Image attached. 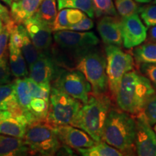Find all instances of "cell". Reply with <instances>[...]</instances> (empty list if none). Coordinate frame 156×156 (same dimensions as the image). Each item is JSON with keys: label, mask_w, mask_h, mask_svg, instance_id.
<instances>
[{"label": "cell", "mask_w": 156, "mask_h": 156, "mask_svg": "<svg viewBox=\"0 0 156 156\" xmlns=\"http://www.w3.org/2000/svg\"><path fill=\"white\" fill-rule=\"evenodd\" d=\"M106 57L102 52L93 48L78 59L75 69L85 75L91 85L92 93L106 94L108 81L106 74Z\"/></svg>", "instance_id": "8992f818"}, {"label": "cell", "mask_w": 156, "mask_h": 156, "mask_svg": "<svg viewBox=\"0 0 156 156\" xmlns=\"http://www.w3.org/2000/svg\"><path fill=\"white\" fill-rule=\"evenodd\" d=\"M52 86L83 103H86L92 92L91 85L85 75L78 69H61L53 81Z\"/></svg>", "instance_id": "9c48e42d"}, {"label": "cell", "mask_w": 156, "mask_h": 156, "mask_svg": "<svg viewBox=\"0 0 156 156\" xmlns=\"http://www.w3.org/2000/svg\"><path fill=\"white\" fill-rule=\"evenodd\" d=\"M155 94L149 80L133 69L123 77L115 101L119 108L135 116L142 112L146 103Z\"/></svg>", "instance_id": "6da1fadb"}, {"label": "cell", "mask_w": 156, "mask_h": 156, "mask_svg": "<svg viewBox=\"0 0 156 156\" xmlns=\"http://www.w3.org/2000/svg\"><path fill=\"white\" fill-rule=\"evenodd\" d=\"M54 127L62 145L68 146L73 149L90 147L96 143L87 132L70 124Z\"/></svg>", "instance_id": "4fadbf2b"}, {"label": "cell", "mask_w": 156, "mask_h": 156, "mask_svg": "<svg viewBox=\"0 0 156 156\" xmlns=\"http://www.w3.org/2000/svg\"><path fill=\"white\" fill-rule=\"evenodd\" d=\"M67 20L69 25H72L75 23H79L83 18L87 17V15L83 11L78 9H69L67 11Z\"/></svg>", "instance_id": "74e56055"}, {"label": "cell", "mask_w": 156, "mask_h": 156, "mask_svg": "<svg viewBox=\"0 0 156 156\" xmlns=\"http://www.w3.org/2000/svg\"><path fill=\"white\" fill-rule=\"evenodd\" d=\"M57 14L56 0H43L33 17L52 30Z\"/></svg>", "instance_id": "7402d4cb"}, {"label": "cell", "mask_w": 156, "mask_h": 156, "mask_svg": "<svg viewBox=\"0 0 156 156\" xmlns=\"http://www.w3.org/2000/svg\"><path fill=\"white\" fill-rule=\"evenodd\" d=\"M12 76L7 57L0 58V85L11 83Z\"/></svg>", "instance_id": "e575fe53"}, {"label": "cell", "mask_w": 156, "mask_h": 156, "mask_svg": "<svg viewBox=\"0 0 156 156\" xmlns=\"http://www.w3.org/2000/svg\"><path fill=\"white\" fill-rule=\"evenodd\" d=\"M51 53H42L35 63L29 67V77L38 83L53 82L61 71Z\"/></svg>", "instance_id": "7c38bea8"}, {"label": "cell", "mask_w": 156, "mask_h": 156, "mask_svg": "<svg viewBox=\"0 0 156 156\" xmlns=\"http://www.w3.org/2000/svg\"><path fill=\"white\" fill-rule=\"evenodd\" d=\"M116 9L122 17L139 12L140 7L134 0H115Z\"/></svg>", "instance_id": "4dcf8cb0"}, {"label": "cell", "mask_w": 156, "mask_h": 156, "mask_svg": "<svg viewBox=\"0 0 156 156\" xmlns=\"http://www.w3.org/2000/svg\"><path fill=\"white\" fill-rule=\"evenodd\" d=\"M32 155L23 138L0 134V156Z\"/></svg>", "instance_id": "2e32d148"}, {"label": "cell", "mask_w": 156, "mask_h": 156, "mask_svg": "<svg viewBox=\"0 0 156 156\" xmlns=\"http://www.w3.org/2000/svg\"><path fill=\"white\" fill-rule=\"evenodd\" d=\"M54 46L51 53L53 55H65L74 58L77 63L82 56L93 50L99 44V39L93 32H82L70 30L54 31Z\"/></svg>", "instance_id": "277c9868"}, {"label": "cell", "mask_w": 156, "mask_h": 156, "mask_svg": "<svg viewBox=\"0 0 156 156\" xmlns=\"http://www.w3.org/2000/svg\"><path fill=\"white\" fill-rule=\"evenodd\" d=\"M78 153L84 156H121L122 152L103 141L96 142L94 145L86 148L77 149Z\"/></svg>", "instance_id": "d4e9b609"}, {"label": "cell", "mask_w": 156, "mask_h": 156, "mask_svg": "<svg viewBox=\"0 0 156 156\" xmlns=\"http://www.w3.org/2000/svg\"><path fill=\"white\" fill-rule=\"evenodd\" d=\"M140 72L149 80L156 92V63H142L139 65Z\"/></svg>", "instance_id": "836d02e7"}, {"label": "cell", "mask_w": 156, "mask_h": 156, "mask_svg": "<svg viewBox=\"0 0 156 156\" xmlns=\"http://www.w3.org/2000/svg\"><path fill=\"white\" fill-rule=\"evenodd\" d=\"M58 9H78L85 12L90 18L95 17V10L92 0H57Z\"/></svg>", "instance_id": "484cf974"}, {"label": "cell", "mask_w": 156, "mask_h": 156, "mask_svg": "<svg viewBox=\"0 0 156 156\" xmlns=\"http://www.w3.org/2000/svg\"><path fill=\"white\" fill-rule=\"evenodd\" d=\"M97 30L106 46L114 45L121 47L123 45L121 20L118 16L101 17L97 23Z\"/></svg>", "instance_id": "9a60e30c"}, {"label": "cell", "mask_w": 156, "mask_h": 156, "mask_svg": "<svg viewBox=\"0 0 156 156\" xmlns=\"http://www.w3.org/2000/svg\"><path fill=\"white\" fill-rule=\"evenodd\" d=\"M94 27V23L90 17H85L79 23L73 24L68 28L67 30L75 31H87Z\"/></svg>", "instance_id": "8d00e7d4"}, {"label": "cell", "mask_w": 156, "mask_h": 156, "mask_svg": "<svg viewBox=\"0 0 156 156\" xmlns=\"http://www.w3.org/2000/svg\"><path fill=\"white\" fill-rule=\"evenodd\" d=\"M1 1H2L4 3H5L6 5H7L10 7V6L12 5V4L13 2H15L17 1V0H1Z\"/></svg>", "instance_id": "7bdbcfd3"}, {"label": "cell", "mask_w": 156, "mask_h": 156, "mask_svg": "<svg viewBox=\"0 0 156 156\" xmlns=\"http://www.w3.org/2000/svg\"><path fill=\"white\" fill-rule=\"evenodd\" d=\"M49 101L39 98H33L30 103V112L38 121H45L47 118Z\"/></svg>", "instance_id": "83f0119b"}, {"label": "cell", "mask_w": 156, "mask_h": 156, "mask_svg": "<svg viewBox=\"0 0 156 156\" xmlns=\"http://www.w3.org/2000/svg\"><path fill=\"white\" fill-rule=\"evenodd\" d=\"M28 121L24 115L12 116L0 121V134L24 138Z\"/></svg>", "instance_id": "d6986e66"}, {"label": "cell", "mask_w": 156, "mask_h": 156, "mask_svg": "<svg viewBox=\"0 0 156 156\" xmlns=\"http://www.w3.org/2000/svg\"><path fill=\"white\" fill-rule=\"evenodd\" d=\"M153 129H154V131H155V134H156V124H155V125L154 126V128H153Z\"/></svg>", "instance_id": "bcb514c9"}, {"label": "cell", "mask_w": 156, "mask_h": 156, "mask_svg": "<svg viewBox=\"0 0 156 156\" xmlns=\"http://www.w3.org/2000/svg\"><path fill=\"white\" fill-rule=\"evenodd\" d=\"M139 12L140 17L147 28L156 25V5H147L141 7Z\"/></svg>", "instance_id": "1f68e13d"}, {"label": "cell", "mask_w": 156, "mask_h": 156, "mask_svg": "<svg viewBox=\"0 0 156 156\" xmlns=\"http://www.w3.org/2000/svg\"><path fill=\"white\" fill-rule=\"evenodd\" d=\"M9 62L11 73L15 78H25L29 75L28 64L21 48L9 41Z\"/></svg>", "instance_id": "44dd1931"}, {"label": "cell", "mask_w": 156, "mask_h": 156, "mask_svg": "<svg viewBox=\"0 0 156 156\" xmlns=\"http://www.w3.org/2000/svg\"><path fill=\"white\" fill-rule=\"evenodd\" d=\"M136 2H138L140 3H148L151 1V0H135Z\"/></svg>", "instance_id": "ee69618b"}, {"label": "cell", "mask_w": 156, "mask_h": 156, "mask_svg": "<svg viewBox=\"0 0 156 156\" xmlns=\"http://www.w3.org/2000/svg\"><path fill=\"white\" fill-rule=\"evenodd\" d=\"M153 4H155V5H156V0H154V1H153Z\"/></svg>", "instance_id": "7dc6e473"}, {"label": "cell", "mask_w": 156, "mask_h": 156, "mask_svg": "<svg viewBox=\"0 0 156 156\" xmlns=\"http://www.w3.org/2000/svg\"><path fill=\"white\" fill-rule=\"evenodd\" d=\"M112 101L106 94L91 93L77 113L71 125L87 132L96 142L103 141V132Z\"/></svg>", "instance_id": "3957f363"}, {"label": "cell", "mask_w": 156, "mask_h": 156, "mask_svg": "<svg viewBox=\"0 0 156 156\" xmlns=\"http://www.w3.org/2000/svg\"><path fill=\"white\" fill-rule=\"evenodd\" d=\"M12 116V113L9 112V111H3L0 109V121L5 119L9 118V117H11Z\"/></svg>", "instance_id": "b9f144b4"}, {"label": "cell", "mask_w": 156, "mask_h": 156, "mask_svg": "<svg viewBox=\"0 0 156 156\" xmlns=\"http://www.w3.org/2000/svg\"><path fill=\"white\" fill-rule=\"evenodd\" d=\"M67 11L68 8L62 9L59 11L56 17L55 22L54 23L52 30L53 32L58 30H67L70 26L69 22L67 20Z\"/></svg>", "instance_id": "d590c367"}, {"label": "cell", "mask_w": 156, "mask_h": 156, "mask_svg": "<svg viewBox=\"0 0 156 156\" xmlns=\"http://www.w3.org/2000/svg\"><path fill=\"white\" fill-rule=\"evenodd\" d=\"M33 98H39L49 101L51 86L49 83H38L30 77H25Z\"/></svg>", "instance_id": "4316f807"}, {"label": "cell", "mask_w": 156, "mask_h": 156, "mask_svg": "<svg viewBox=\"0 0 156 156\" xmlns=\"http://www.w3.org/2000/svg\"><path fill=\"white\" fill-rule=\"evenodd\" d=\"M12 18L10 12L5 5L0 2V19L3 21L4 23H7Z\"/></svg>", "instance_id": "ab89813d"}, {"label": "cell", "mask_w": 156, "mask_h": 156, "mask_svg": "<svg viewBox=\"0 0 156 156\" xmlns=\"http://www.w3.org/2000/svg\"><path fill=\"white\" fill-rule=\"evenodd\" d=\"M144 116L151 126L156 124V95L151 97L142 111Z\"/></svg>", "instance_id": "d6a6232c"}, {"label": "cell", "mask_w": 156, "mask_h": 156, "mask_svg": "<svg viewBox=\"0 0 156 156\" xmlns=\"http://www.w3.org/2000/svg\"><path fill=\"white\" fill-rule=\"evenodd\" d=\"M123 46L131 49L142 44L147 39V27L145 26L137 13L121 19Z\"/></svg>", "instance_id": "8fae6325"}, {"label": "cell", "mask_w": 156, "mask_h": 156, "mask_svg": "<svg viewBox=\"0 0 156 156\" xmlns=\"http://www.w3.org/2000/svg\"><path fill=\"white\" fill-rule=\"evenodd\" d=\"M17 28L22 36L21 51H22L29 69V67H30L38 60L42 53H41L37 49L35 45L33 44L25 25L23 24H17Z\"/></svg>", "instance_id": "603a6c76"}, {"label": "cell", "mask_w": 156, "mask_h": 156, "mask_svg": "<svg viewBox=\"0 0 156 156\" xmlns=\"http://www.w3.org/2000/svg\"><path fill=\"white\" fill-rule=\"evenodd\" d=\"M33 44L41 53H49L52 47L53 30L31 17L23 23Z\"/></svg>", "instance_id": "5bb4252c"}, {"label": "cell", "mask_w": 156, "mask_h": 156, "mask_svg": "<svg viewBox=\"0 0 156 156\" xmlns=\"http://www.w3.org/2000/svg\"><path fill=\"white\" fill-rule=\"evenodd\" d=\"M43 0H17L10 6V15L17 24H23L34 15Z\"/></svg>", "instance_id": "e0dca14e"}, {"label": "cell", "mask_w": 156, "mask_h": 156, "mask_svg": "<svg viewBox=\"0 0 156 156\" xmlns=\"http://www.w3.org/2000/svg\"><path fill=\"white\" fill-rule=\"evenodd\" d=\"M3 25H4V23H3V21L1 19H0V33H1L2 30V28H3Z\"/></svg>", "instance_id": "f6af8a7d"}, {"label": "cell", "mask_w": 156, "mask_h": 156, "mask_svg": "<svg viewBox=\"0 0 156 156\" xmlns=\"http://www.w3.org/2000/svg\"><path fill=\"white\" fill-rule=\"evenodd\" d=\"M94 7L95 15L97 17H101L105 15L118 16L112 0H92Z\"/></svg>", "instance_id": "f546056e"}, {"label": "cell", "mask_w": 156, "mask_h": 156, "mask_svg": "<svg viewBox=\"0 0 156 156\" xmlns=\"http://www.w3.org/2000/svg\"><path fill=\"white\" fill-rule=\"evenodd\" d=\"M106 57V74L108 90L115 101L124 76L134 68V59L131 54L122 50L119 46L108 45L105 48Z\"/></svg>", "instance_id": "ba28073f"}, {"label": "cell", "mask_w": 156, "mask_h": 156, "mask_svg": "<svg viewBox=\"0 0 156 156\" xmlns=\"http://www.w3.org/2000/svg\"><path fill=\"white\" fill-rule=\"evenodd\" d=\"M17 25L12 18H11L7 23H4L2 30L0 33V58L7 57L9 36Z\"/></svg>", "instance_id": "f1b7e54d"}, {"label": "cell", "mask_w": 156, "mask_h": 156, "mask_svg": "<svg viewBox=\"0 0 156 156\" xmlns=\"http://www.w3.org/2000/svg\"><path fill=\"white\" fill-rule=\"evenodd\" d=\"M134 62L139 66L142 63H156V43L147 41L133 48L132 51Z\"/></svg>", "instance_id": "cb8c5ba5"}, {"label": "cell", "mask_w": 156, "mask_h": 156, "mask_svg": "<svg viewBox=\"0 0 156 156\" xmlns=\"http://www.w3.org/2000/svg\"><path fill=\"white\" fill-rule=\"evenodd\" d=\"M82 106L81 101L51 86L46 122L53 126L71 125Z\"/></svg>", "instance_id": "52a82bcc"}, {"label": "cell", "mask_w": 156, "mask_h": 156, "mask_svg": "<svg viewBox=\"0 0 156 156\" xmlns=\"http://www.w3.org/2000/svg\"><path fill=\"white\" fill-rule=\"evenodd\" d=\"M147 38L148 41L156 43V25L151 27V28L147 32Z\"/></svg>", "instance_id": "60d3db41"}, {"label": "cell", "mask_w": 156, "mask_h": 156, "mask_svg": "<svg viewBox=\"0 0 156 156\" xmlns=\"http://www.w3.org/2000/svg\"><path fill=\"white\" fill-rule=\"evenodd\" d=\"M0 109L9 111L13 116L24 115L17 102L14 83L0 85Z\"/></svg>", "instance_id": "ffe728a7"}, {"label": "cell", "mask_w": 156, "mask_h": 156, "mask_svg": "<svg viewBox=\"0 0 156 156\" xmlns=\"http://www.w3.org/2000/svg\"><path fill=\"white\" fill-rule=\"evenodd\" d=\"M9 41L14 44L17 47L21 48V46H22V36H21L20 33L18 30V28H17V25L11 32Z\"/></svg>", "instance_id": "f35d334b"}, {"label": "cell", "mask_w": 156, "mask_h": 156, "mask_svg": "<svg viewBox=\"0 0 156 156\" xmlns=\"http://www.w3.org/2000/svg\"><path fill=\"white\" fill-rule=\"evenodd\" d=\"M136 121L135 150L139 156H156V134L143 113L134 116Z\"/></svg>", "instance_id": "30bf717a"}, {"label": "cell", "mask_w": 156, "mask_h": 156, "mask_svg": "<svg viewBox=\"0 0 156 156\" xmlns=\"http://www.w3.org/2000/svg\"><path fill=\"white\" fill-rule=\"evenodd\" d=\"M32 155H54L62 144L56 134L55 127L45 121H37L28 124L23 138Z\"/></svg>", "instance_id": "5b68a950"}, {"label": "cell", "mask_w": 156, "mask_h": 156, "mask_svg": "<svg viewBox=\"0 0 156 156\" xmlns=\"http://www.w3.org/2000/svg\"><path fill=\"white\" fill-rule=\"evenodd\" d=\"M15 84V93L19 106L23 110V114L28 121V124L37 122V120L32 113L30 112V103L33 97L30 94V90L26 80L21 78H17L13 82Z\"/></svg>", "instance_id": "ac0fdd59"}, {"label": "cell", "mask_w": 156, "mask_h": 156, "mask_svg": "<svg viewBox=\"0 0 156 156\" xmlns=\"http://www.w3.org/2000/svg\"><path fill=\"white\" fill-rule=\"evenodd\" d=\"M136 121L121 109H110L103 128L102 140L122 152L133 155L135 150Z\"/></svg>", "instance_id": "7a4b0ae2"}]
</instances>
